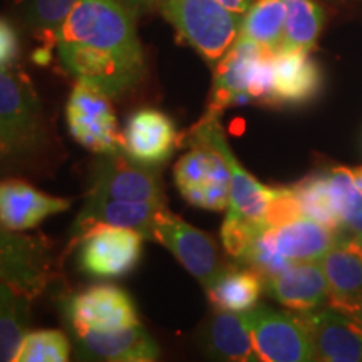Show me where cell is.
Listing matches in <instances>:
<instances>
[{
	"label": "cell",
	"instance_id": "cell-1",
	"mask_svg": "<svg viewBox=\"0 0 362 362\" xmlns=\"http://www.w3.org/2000/svg\"><path fill=\"white\" fill-rule=\"evenodd\" d=\"M59 42L83 45L104 56L144 66L129 0H78L59 29Z\"/></svg>",
	"mask_w": 362,
	"mask_h": 362
},
{
	"label": "cell",
	"instance_id": "cell-2",
	"mask_svg": "<svg viewBox=\"0 0 362 362\" xmlns=\"http://www.w3.org/2000/svg\"><path fill=\"white\" fill-rule=\"evenodd\" d=\"M161 12L180 37L208 62L220 61L242 29V16L218 0H165Z\"/></svg>",
	"mask_w": 362,
	"mask_h": 362
},
{
	"label": "cell",
	"instance_id": "cell-3",
	"mask_svg": "<svg viewBox=\"0 0 362 362\" xmlns=\"http://www.w3.org/2000/svg\"><path fill=\"white\" fill-rule=\"evenodd\" d=\"M259 361H315V347L304 315H293L269 305H255L243 312Z\"/></svg>",
	"mask_w": 362,
	"mask_h": 362
},
{
	"label": "cell",
	"instance_id": "cell-4",
	"mask_svg": "<svg viewBox=\"0 0 362 362\" xmlns=\"http://www.w3.org/2000/svg\"><path fill=\"white\" fill-rule=\"evenodd\" d=\"M37 94L21 72L0 69V141L4 151L25 155L42 141Z\"/></svg>",
	"mask_w": 362,
	"mask_h": 362
},
{
	"label": "cell",
	"instance_id": "cell-5",
	"mask_svg": "<svg viewBox=\"0 0 362 362\" xmlns=\"http://www.w3.org/2000/svg\"><path fill=\"white\" fill-rule=\"evenodd\" d=\"M192 149L175 166V185L189 205L221 211L230 206L232 173L225 158L202 141H188Z\"/></svg>",
	"mask_w": 362,
	"mask_h": 362
},
{
	"label": "cell",
	"instance_id": "cell-6",
	"mask_svg": "<svg viewBox=\"0 0 362 362\" xmlns=\"http://www.w3.org/2000/svg\"><path fill=\"white\" fill-rule=\"evenodd\" d=\"M66 116L72 138L86 149L98 155L123 151L116 115L107 94L78 83L67 101Z\"/></svg>",
	"mask_w": 362,
	"mask_h": 362
},
{
	"label": "cell",
	"instance_id": "cell-7",
	"mask_svg": "<svg viewBox=\"0 0 362 362\" xmlns=\"http://www.w3.org/2000/svg\"><path fill=\"white\" fill-rule=\"evenodd\" d=\"M153 240L168 248L205 288L210 287L223 270L215 240L171 214L166 206L158 211L153 225Z\"/></svg>",
	"mask_w": 362,
	"mask_h": 362
},
{
	"label": "cell",
	"instance_id": "cell-8",
	"mask_svg": "<svg viewBox=\"0 0 362 362\" xmlns=\"http://www.w3.org/2000/svg\"><path fill=\"white\" fill-rule=\"evenodd\" d=\"M79 238V267L89 277L119 279L141 259L144 237L136 230L98 225Z\"/></svg>",
	"mask_w": 362,
	"mask_h": 362
},
{
	"label": "cell",
	"instance_id": "cell-9",
	"mask_svg": "<svg viewBox=\"0 0 362 362\" xmlns=\"http://www.w3.org/2000/svg\"><path fill=\"white\" fill-rule=\"evenodd\" d=\"M51 280L47 240L21 235L0 225V282L33 300Z\"/></svg>",
	"mask_w": 362,
	"mask_h": 362
},
{
	"label": "cell",
	"instance_id": "cell-10",
	"mask_svg": "<svg viewBox=\"0 0 362 362\" xmlns=\"http://www.w3.org/2000/svg\"><path fill=\"white\" fill-rule=\"evenodd\" d=\"M218 115L206 112L203 119L192 129L188 141H202L215 148L225 158L232 173V188H230L228 214L243 216V218L264 223V215L274 188L265 187L257 181L248 171L240 165L233 151L226 143L223 128H221ZM267 226V225H265Z\"/></svg>",
	"mask_w": 362,
	"mask_h": 362
},
{
	"label": "cell",
	"instance_id": "cell-11",
	"mask_svg": "<svg viewBox=\"0 0 362 362\" xmlns=\"http://www.w3.org/2000/svg\"><path fill=\"white\" fill-rule=\"evenodd\" d=\"M270 49L240 34L216 66L208 112L218 115L230 106L252 103V89Z\"/></svg>",
	"mask_w": 362,
	"mask_h": 362
},
{
	"label": "cell",
	"instance_id": "cell-12",
	"mask_svg": "<svg viewBox=\"0 0 362 362\" xmlns=\"http://www.w3.org/2000/svg\"><path fill=\"white\" fill-rule=\"evenodd\" d=\"M88 197L112 200L153 202L165 205L160 176L148 166L138 165L123 151L103 155L93 175Z\"/></svg>",
	"mask_w": 362,
	"mask_h": 362
},
{
	"label": "cell",
	"instance_id": "cell-13",
	"mask_svg": "<svg viewBox=\"0 0 362 362\" xmlns=\"http://www.w3.org/2000/svg\"><path fill=\"white\" fill-rule=\"evenodd\" d=\"M66 314L74 332H111L139 324L133 298L115 285H96L76 293L67 300Z\"/></svg>",
	"mask_w": 362,
	"mask_h": 362
},
{
	"label": "cell",
	"instance_id": "cell-14",
	"mask_svg": "<svg viewBox=\"0 0 362 362\" xmlns=\"http://www.w3.org/2000/svg\"><path fill=\"white\" fill-rule=\"evenodd\" d=\"M121 144L124 155L138 165L156 168L175 153L178 131L168 115L144 107L128 117Z\"/></svg>",
	"mask_w": 362,
	"mask_h": 362
},
{
	"label": "cell",
	"instance_id": "cell-15",
	"mask_svg": "<svg viewBox=\"0 0 362 362\" xmlns=\"http://www.w3.org/2000/svg\"><path fill=\"white\" fill-rule=\"evenodd\" d=\"M329 284V307L356 317L362 307V245L357 235H341L320 259Z\"/></svg>",
	"mask_w": 362,
	"mask_h": 362
},
{
	"label": "cell",
	"instance_id": "cell-16",
	"mask_svg": "<svg viewBox=\"0 0 362 362\" xmlns=\"http://www.w3.org/2000/svg\"><path fill=\"white\" fill-rule=\"evenodd\" d=\"M314 341L317 359L327 362L362 361V322L332 307L302 312Z\"/></svg>",
	"mask_w": 362,
	"mask_h": 362
},
{
	"label": "cell",
	"instance_id": "cell-17",
	"mask_svg": "<svg viewBox=\"0 0 362 362\" xmlns=\"http://www.w3.org/2000/svg\"><path fill=\"white\" fill-rule=\"evenodd\" d=\"M322 89V72L302 49H279L274 54L272 106H304Z\"/></svg>",
	"mask_w": 362,
	"mask_h": 362
},
{
	"label": "cell",
	"instance_id": "cell-18",
	"mask_svg": "<svg viewBox=\"0 0 362 362\" xmlns=\"http://www.w3.org/2000/svg\"><path fill=\"white\" fill-rule=\"evenodd\" d=\"M74 334L81 359L153 362L160 357V347L141 324L111 332L83 330Z\"/></svg>",
	"mask_w": 362,
	"mask_h": 362
},
{
	"label": "cell",
	"instance_id": "cell-19",
	"mask_svg": "<svg viewBox=\"0 0 362 362\" xmlns=\"http://www.w3.org/2000/svg\"><path fill=\"white\" fill-rule=\"evenodd\" d=\"M69 200L49 197L21 180L0 183V225L13 232L35 228L49 216L66 211Z\"/></svg>",
	"mask_w": 362,
	"mask_h": 362
},
{
	"label": "cell",
	"instance_id": "cell-20",
	"mask_svg": "<svg viewBox=\"0 0 362 362\" xmlns=\"http://www.w3.org/2000/svg\"><path fill=\"white\" fill-rule=\"evenodd\" d=\"M163 203L153 202H129V200H112V198L88 197L76 218V232L83 235L86 230L98 225L119 226V228H131L143 235L144 238H153V225H155L158 211Z\"/></svg>",
	"mask_w": 362,
	"mask_h": 362
},
{
	"label": "cell",
	"instance_id": "cell-21",
	"mask_svg": "<svg viewBox=\"0 0 362 362\" xmlns=\"http://www.w3.org/2000/svg\"><path fill=\"white\" fill-rule=\"evenodd\" d=\"M265 288L275 300L297 312L319 309L329 298L327 277L317 260L288 267L277 277L265 280Z\"/></svg>",
	"mask_w": 362,
	"mask_h": 362
},
{
	"label": "cell",
	"instance_id": "cell-22",
	"mask_svg": "<svg viewBox=\"0 0 362 362\" xmlns=\"http://www.w3.org/2000/svg\"><path fill=\"white\" fill-rule=\"evenodd\" d=\"M272 242L285 259L293 264L320 262L336 245L341 233L312 218H297L280 226H270Z\"/></svg>",
	"mask_w": 362,
	"mask_h": 362
},
{
	"label": "cell",
	"instance_id": "cell-23",
	"mask_svg": "<svg viewBox=\"0 0 362 362\" xmlns=\"http://www.w3.org/2000/svg\"><path fill=\"white\" fill-rule=\"evenodd\" d=\"M265 280L250 267H223L218 277L205 291L218 310L243 314L257 305Z\"/></svg>",
	"mask_w": 362,
	"mask_h": 362
},
{
	"label": "cell",
	"instance_id": "cell-24",
	"mask_svg": "<svg viewBox=\"0 0 362 362\" xmlns=\"http://www.w3.org/2000/svg\"><path fill=\"white\" fill-rule=\"evenodd\" d=\"M206 352L221 361H259L243 314L220 310L211 317L205 332Z\"/></svg>",
	"mask_w": 362,
	"mask_h": 362
},
{
	"label": "cell",
	"instance_id": "cell-25",
	"mask_svg": "<svg viewBox=\"0 0 362 362\" xmlns=\"http://www.w3.org/2000/svg\"><path fill=\"white\" fill-rule=\"evenodd\" d=\"M29 298L0 282V362L16 361L29 324Z\"/></svg>",
	"mask_w": 362,
	"mask_h": 362
},
{
	"label": "cell",
	"instance_id": "cell-26",
	"mask_svg": "<svg viewBox=\"0 0 362 362\" xmlns=\"http://www.w3.org/2000/svg\"><path fill=\"white\" fill-rule=\"evenodd\" d=\"M287 11L282 0H255L243 13L240 34L270 51L282 47Z\"/></svg>",
	"mask_w": 362,
	"mask_h": 362
},
{
	"label": "cell",
	"instance_id": "cell-27",
	"mask_svg": "<svg viewBox=\"0 0 362 362\" xmlns=\"http://www.w3.org/2000/svg\"><path fill=\"white\" fill-rule=\"evenodd\" d=\"M287 19L280 49L310 51L324 27V8L315 0H282Z\"/></svg>",
	"mask_w": 362,
	"mask_h": 362
},
{
	"label": "cell",
	"instance_id": "cell-28",
	"mask_svg": "<svg viewBox=\"0 0 362 362\" xmlns=\"http://www.w3.org/2000/svg\"><path fill=\"white\" fill-rule=\"evenodd\" d=\"M292 188L300 200L302 211L307 218L319 221V223L329 226V228L342 235L341 218H339L332 202V194H330L329 170L312 173L307 178L298 181Z\"/></svg>",
	"mask_w": 362,
	"mask_h": 362
},
{
	"label": "cell",
	"instance_id": "cell-29",
	"mask_svg": "<svg viewBox=\"0 0 362 362\" xmlns=\"http://www.w3.org/2000/svg\"><path fill=\"white\" fill-rule=\"evenodd\" d=\"M330 194L341 218L342 235L362 233V192L356 188L351 176V168L329 170Z\"/></svg>",
	"mask_w": 362,
	"mask_h": 362
},
{
	"label": "cell",
	"instance_id": "cell-30",
	"mask_svg": "<svg viewBox=\"0 0 362 362\" xmlns=\"http://www.w3.org/2000/svg\"><path fill=\"white\" fill-rule=\"evenodd\" d=\"M71 344L61 330H35L22 339L16 362H66Z\"/></svg>",
	"mask_w": 362,
	"mask_h": 362
},
{
	"label": "cell",
	"instance_id": "cell-31",
	"mask_svg": "<svg viewBox=\"0 0 362 362\" xmlns=\"http://www.w3.org/2000/svg\"><path fill=\"white\" fill-rule=\"evenodd\" d=\"M78 0H25V22L34 33L56 45L64 21Z\"/></svg>",
	"mask_w": 362,
	"mask_h": 362
},
{
	"label": "cell",
	"instance_id": "cell-32",
	"mask_svg": "<svg viewBox=\"0 0 362 362\" xmlns=\"http://www.w3.org/2000/svg\"><path fill=\"white\" fill-rule=\"evenodd\" d=\"M264 228L265 225L247 220L243 216L228 214L223 225H221V242H223L226 253L240 262L248 248H250L253 240L257 238V235Z\"/></svg>",
	"mask_w": 362,
	"mask_h": 362
},
{
	"label": "cell",
	"instance_id": "cell-33",
	"mask_svg": "<svg viewBox=\"0 0 362 362\" xmlns=\"http://www.w3.org/2000/svg\"><path fill=\"white\" fill-rule=\"evenodd\" d=\"M302 216L304 211L293 188H274L264 215V223L267 226H280Z\"/></svg>",
	"mask_w": 362,
	"mask_h": 362
},
{
	"label": "cell",
	"instance_id": "cell-34",
	"mask_svg": "<svg viewBox=\"0 0 362 362\" xmlns=\"http://www.w3.org/2000/svg\"><path fill=\"white\" fill-rule=\"evenodd\" d=\"M19 57V35L11 22L0 17V69H8Z\"/></svg>",
	"mask_w": 362,
	"mask_h": 362
},
{
	"label": "cell",
	"instance_id": "cell-35",
	"mask_svg": "<svg viewBox=\"0 0 362 362\" xmlns=\"http://www.w3.org/2000/svg\"><path fill=\"white\" fill-rule=\"evenodd\" d=\"M221 6H225L228 11H232L235 13H240V16H243L250 6L255 0H218Z\"/></svg>",
	"mask_w": 362,
	"mask_h": 362
},
{
	"label": "cell",
	"instance_id": "cell-36",
	"mask_svg": "<svg viewBox=\"0 0 362 362\" xmlns=\"http://www.w3.org/2000/svg\"><path fill=\"white\" fill-rule=\"evenodd\" d=\"M165 0H129V4L133 6L134 11H143V8H151L155 6H160Z\"/></svg>",
	"mask_w": 362,
	"mask_h": 362
},
{
	"label": "cell",
	"instance_id": "cell-37",
	"mask_svg": "<svg viewBox=\"0 0 362 362\" xmlns=\"http://www.w3.org/2000/svg\"><path fill=\"white\" fill-rule=\"evenodd\" d=\"M351 176H352V181H354L356 188L362 192V166L361 168H354L351 170Z\"/></svg>",
	"mask_w": 362,
	"mask_h": 362
},
{
	"label": "cell",
	"instance_id": "cell-38",
	"mask_svg": "<svg viewBox=\"0 0 362 362\" xmlns=\"http://www.w3.org/2000/svg\"><path fill=\"white\" fill-rule=\"evenodd\" d=\"M357 319H359L361 320V322H362V307H361V309H359V312H357Z\"/></svg>",
	"mask_w": 362,
	"mask_h": 362
},
{
	"label": "cell",
	"instance_id": "cell-39",
	"mask_svg": "<svg viewBox=\"0 0 362 362\" xmlns=\"http://www.w3.org/2000/svg\"><path fill=\"white\" fill-rule=\"evenodd\" d=\"M357 238H359V242H361V245H362V233L357 235Z\"/></svg>",
	"mask_w": 362,
	"mask_h": 362
},
{
	"label": "cell",
	"instance_id": "cell-40",
	"mask_svg": "<svg viewBox=\"0 0 362 362\" xmlns=\"http://www.w3.org/2000/svg\"><path fill=\"white\" fill-rule=\"evenodd\" d=\"M2 149H4V146H2V141H0V151H2Z\"/></svg>",
	"mask_w": 362,
	"mask_h": 362
}]
</instances>
